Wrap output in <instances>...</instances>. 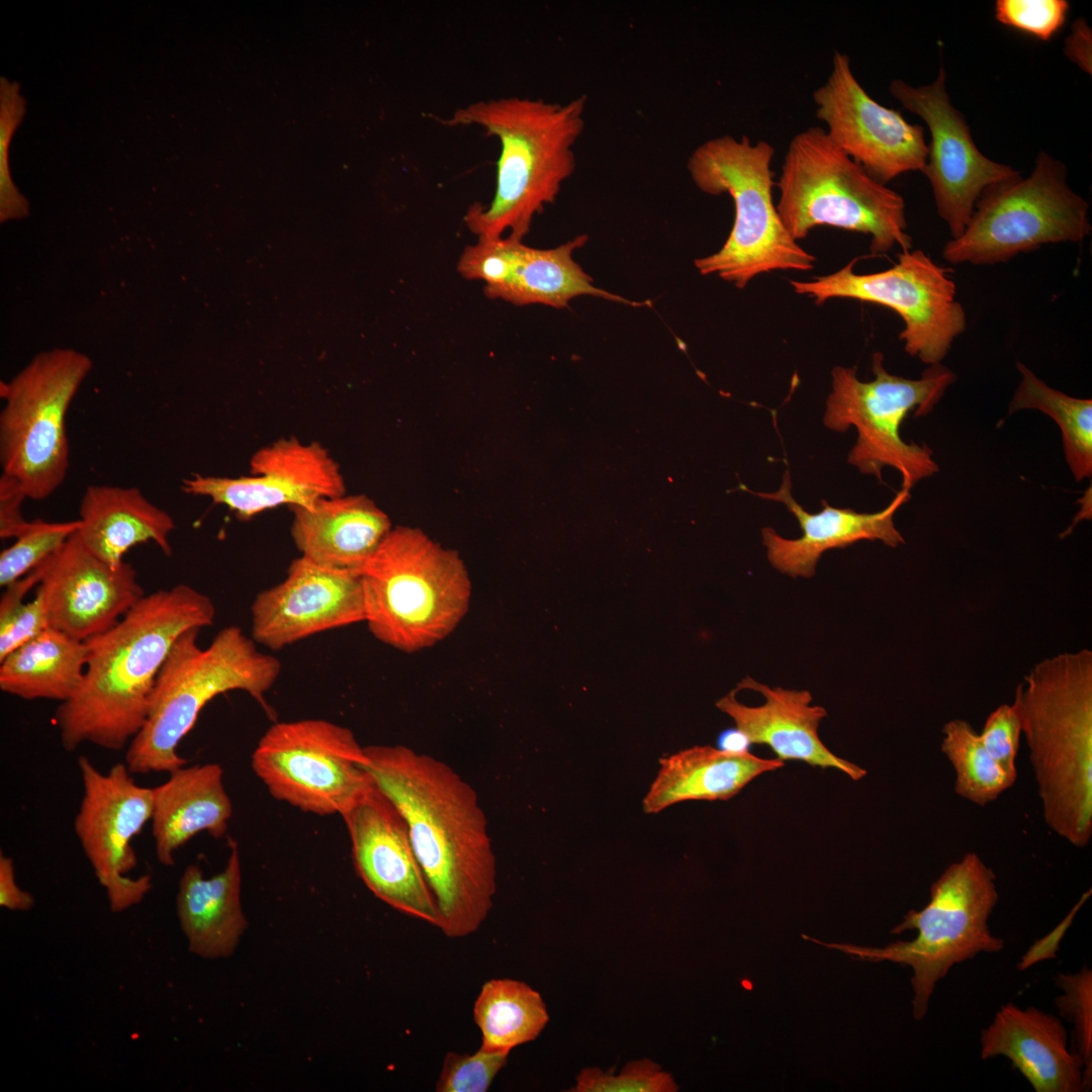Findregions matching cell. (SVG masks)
<instances>
[{
  "mask_svg": "<svg viewBox=\"0 0 1092 1092\" xmlns=\"http://www.w3.org/2000/svg\"><path fill=\"white\" fill-rule=\"evenodd\" d=\"M34 905L32 895L16 883L13 859L0 854V906L11 911H28Z\"/></svg>",
  "mask_w": 1092,
  "mask_h": 1092,
  "instance_id": "bcb514c9",
  "label": "cell"
},
{
  "mask_svg": "<svg viewBox=\"0 0 1092 1092\" xmlns=\"http://www.w3.org/2000/svg\"><path fill=\"white\" fill-rule=\"evenodd\" d=\"M481 1032V1049L509 1052L534 1040L549 1015L542 996L528 984L513 979L485 982L473 1006Z\"/></svg>",
  "mask_w": 1092,
  "mask_h": 1092,
  "instance_id": "1f68e13d",
  "label": "cell"
},
{
  "mask_svg": "<svg viewBox=\"0 0 1092 1092\" xmlns=\"http://www.w3.org/2000/svg\"><path fill=\"white\" fill-rule=\"evenodd\" d=\"M80 520L44 522L35 520L0 553V585L6 587L35 569L58 552L80 528Z\"/></svg>",
  "mask_w": 1092,
  "mask_h": 1092,
  "instance_id": "e575fe53",
  "label": "cell"
},
{
  "mask_svg": "<svg viewBox=\"0 0 1092 1092\" xmlns=\"http://www.w3.org/2000/svg\"><path fill=\"white\" fill-rule=\"evenodd\" d=\"M291 511L300 556L357 573L392 529L389 517L364 494L325 497Z\"/></svg>",
  "mask_w": 1092,
  "mask_h": 1092,
  "instance_id": "d4e9b609",
  "label": "cell"
},
{
  "mask_svg": "<svg viewBox=\"0 0 1092 1092\" xmlns=\"http://www.w3.org/2000/svg\"><path fill=\"white\" fill-rule=\"evenodd\" d=\"M83 796L74 830L113 912L143 901L152 889L151 876L127 874L136 867L131 840L153 814V788L136 784L125 763L101 772L86 756L78 758Z\"/></svg>",
  "mask_w": 1092,
  "mask_h": 1092,
  "instance_id": "9a60e30c",
  "label": "cell"
},
{
  "mask_svg": "<svg viewBox=\"0 0 1092 1092\" xmlns=\"http://www.w3.org/2000/svg\"><path fill=\"white\" fill-rule=\"evenodd\" d=\"M813 100L831 141L879 183L924 169V128L873 99L853 75L847 55L834 53L831 72Z\"/></svg>",
  "mask_w": 1092,
  "mask_h": 1092,
  "instance_id": "e0dca14e",
  "label": "cell"
},
{
  "mask_svg": "<svg viewBox=\"0 0 1092 1092\" xmlns=\"http://www.w3.org/2000/svg\"><path fill=\"white\" fill-rule=\"evenodd\" d=\"M1020 383L1009 414L1037 410L1050 416L1062 432L1065 458L1077 481L1092 475V400L1077 398L1050 387L1023 363H1016Z\"/></svg>",
  "mask_w": 1092,
  "mask_h": 1092,
  "instance_id": "d6a6232c",
  "label": "cell"
},
{
  "mask_svg": "<svg viewBox=\"0 0 1092 1092\" xmlns=\"http://www.w3.org/2000/svg\"><path fill=\"white\" fill-rule=\"evenodd\" d=\"M586 96L565 103L517 96L474 101L444 123L478 126L496 138V185L487 205H471L464 221L479 239L522 241L534 217L553 203L575 170L574 146L585 127Z\"/></svg>",
  "mask_w": 1092,
  "mask_h": 1092,
  "instance_id": "3957f363",
  "label": "cell"
},
{
  "mask_svg": "<svg viewBox=\"0 0 1092 1092\" xmlns=\"http://www.w3.org/2000/svg\"><path fill=\"white\" fill-rule=\"evenodd\" d=\"M1091 896V889L1082 894L1079 901L1070 910L1067 916L1062 920L1058 926H1056L1049 934L1039 940L1035 941L1022 956L1020 962L1017 965V969L1024 971L1032 965L1044 961L1057 958L1056 951L1059 949V944L1064 937L1066 931L1071 926L1074 917L1078 911L1082 908L1084 903Z\"/></svg>",
  "mask_w": 1092,
  "mask_h": 1092,
  "instance_id": "f6af8a7d",
  "label": "cell"
},
{
  "mask_svg": "<svg viewBox=\"0 0 1092 1092\" xmlns=\"http://www.w3.org/2000/svg\"><path fill=\"white\" fill-rule=\"evenodd\" d=\"M1069 9L1066 0H997L995 18L1046 41L1064 25Z\"/></svg>",
  "mask_w": 1092,
  "mask_h": 1092,
  "instance_id": "ab89813d",
  "label": "cell"
},
{
  "mask_svg": "<svg viewBox=\"0 0 1092 1092\" xmlns=\"http://www.w3.org/2000/svg\"><path fill=\"white\" fill-rule=\"evenodd\" d=\"M941 751L953 767L958 796L978 806L994 802L1016 778L1008 775L989 754L980 734L963 719L942 727Z\"/></svg>",
  "mask_w": 1092,
  "mask_h": 1092,
  "instance_id": "836d02e7",
  "label": "cell"
},
{
  "mask_svg": "<svg viewBox=\"0 0 1092 1092\" xmlns=\"http://www.w3.org/2000/svg\"><path fill=\"white\" fill-rule=\"evenodd\" d=\"M1020 735L1019 717L1013 705L1008 704H1003L990 713L980 734L989 754L1008 775L1016 779Z\"/></svg>",
  "mask_w": 1092,
  "mask_h": 1092,
  "instance_id": "b9f144b4",
  "label": "cell"
},
{
  "mask_svg": "<svg viewBox=\"0 0 1092 1092\" xmlns=\"http://www.w3.org/2000/svg\"><path fill=\"white\" fill-rule=\"evenodd\" d=\"M998 898L995 873L976 852H968L931 884L928 903L920 910H909L891 930L900 934L915 929L914 939L871 947L802 936L859 961H888L910 967L913 1017L921 1020L937 983L953 966L981 952L1004 948V939L995 936L988 924Z\"/></svg>",
  "mask_w": 1092,
  "mask_h": 1092,
  "instance_id": "ba28073f",
  "label": "cell"
},
{
  "mask_svg": "<svg viewBox=\"0 0 1092 1092\" xmlns=\"http://www.w3.org/2000/svg\"><path fill=\"white\" fill-rule=\"evenodd\" d=\"M365 763L355 734L324 719L274 723L251 760L273 798L318 816H341L373 782Z\"/></svg>",
  "mask_w": 1092,
  "mask_h": 1092,
  "instance_id": "5bb4252c",
  "label": "cell"
},
{
  "mask_svg": "<svg viewBox=\"0 0 1092 1092\" xmlns=\"http://www.w3.org/2000/svg\"><path fill=\"white\" fill-rule=\"evenodd\" d=\"M660 768L643 799L647 814L691 800H728L758 776L780 769L784 761L762 758L747 749L693 746L659 759Z\"/></svg>",
  "mask_w": 1092,
  "mask_h": 1092,
  "instance_id": "f1b7e54d",
  "label": "cell"
},
{
  "mask_svg": "<svg viewBox=\"0 0 1092 1092\" xmlns=\"http://www.w3.org/2000/svg\"><path fill=\"white\" fill-rule=\"evenodd\" d=\"M587 240V236L580 235L550 249L531 248L518 242L507 279L498 286L484 288L485 295L515 305L543 304L555 308L565 307L571 299L582 295L646 305V301H632L593 284L592 277L572 258V253Z\"/></svg>",
  "mask_w": 1092,
  "mask_h": 1092,
  "instance_id": "f546056e",
  "label": "cell"
},
{
  "mask_svg": "<svg viewBox=\"0 0 1092 1092\" xmlns=\"http://www.w3.org/2000/svg\"><path fill=\"white\" fill-rule=\"evenodd\" d=\"M510 1053L479 1049L472 1055L446 1054L437 1092H486L497 1073L506 1066Z\"/></svg>",
  "mask_w": 1092,
  "mask_h": 1092,
  "instance_id": "f35d334b",
  "label": "cell"
},
{
  "mask_svg": "<svg viewBox=\"0 0 1092 1092\" xmlns=\"http://www.w3.org/2000/svg\"><path fill=\"white\" fill-rule=\"evenodd\" d=\"M249 476L194 474L182 480L185 493L206 496L241 519L287 505L309 507L318 499L345 494L338 463L318 443L280 439L254 453Z\"/></svg>",
  "mask_w": 1092,
  "mask_h": 1092,
  "instance_id": "ac0fdd59",
  "label": "cell"
},
{
  "mask_svg": "<svg viewBox=\"0 0 1092 1092\" xmlns=\"http://www.w3.org/2000/svg\"><path fill=\"white\" fill-rule=\"evenodd\" d=\"M1013 707L1029 751L1048 827L1070 844L1092 836V651L1036 663Z\"/></svg>",
  "mask_w": 1092,
  "mask_h": 1092,
  "instance_id": "277c9868",
  "label": "cell"
},
{
  "mask_svg": "<svg viewBox=\"0 0 1092 1092\" xmlns=\"http://www.w3.org/2000/svg\"><path fill=\"white\" fill-rule=\"evenodd\" d=\"M1091 231L1089 203L1069 187L1065 164L1040 151L1027 177L983 191L964 233L941 253L953 265H994L1046 244L1079 243Z\"/></svg>",
  "mask_w": 1092,
  "mask_h": 1092,
  "instance_id": "8fae6325",
  "label": "cell"
},
{
  "mask_svg": "<svg viewBox=\"0 0 1092 1092\" xmlns=\"http://www.w3.org/2000/svg\"><path fill=\"white\" fill-rule=\"evenodd\" d=\"M872 371L874 379L864 382L854 367L832 369L823 423L836 432L856 429L848 463L881 482L883 468L892 467L902 476L901 488L910 490L936 473L938 465L928 446L902 440L901 425L912 411L915 417L929 414L957 376L941 364L930 365L919 379L893 375L884 367L880 352L873 355Z\"/></svg>",
  "mask_w": 1092,
  "mask_h": 1092,
  "instance_id": "30bf717a",
  "label": "cell"
},
{
  "mask_svg": "<svg viewBox=\"0 0 1092 1092\" xmlns=\"http://www.w3.org/2000/svg\"><path fill=\"white\" fill-rule=\"evenodd\" d=\"M982 1060L1007 1058L1035 1092L1085 1091L1080 1056L1062 1020L1033 1006L1002 1005L980 1033Z\"/></svg>",
  "mask_w": 1092,
  "mask_h": 1092,
  "instance_id": "cb8c5ba5",
  "label": "cell"
},
{
  "mask_svg": "<svg viewBox=\"0 0 1092 1092\" xmlns=\"http://www.w3.org/2000/svg\"><path fill=\"white\" fill-rule=\"evenodd\" d=\"M855 262L828 275L790 283L797 294L813 298L816 304L852 298L891 308L904 322L899 338L905 351L925 364H940L967 327L949 270L922 250L902 251L894 266L880 272L857 274Z\"/></svg>",
  "mask_w": 1092,
  "mask_h": 1092,
  "instance_id": "4fadbf2b",
  "label": "cell"
},
{
  "mask_svg": "<svg viewBox=\"0 0 1092 1092\" xmlns=\"http://www.w3.org/2000/svg\"><path fill=\"white\" fill-rule=\"evenodd\" d=\"M572 1092H676L678 1086L670 1073L649 1060L628 1063L619 1074L598 1067L583 1069L576 1077Z\"/></svg>",
  "mask_w": 1092,
  "mask_h": 1092,
  "instance_id": "8d00e7d4",
  "label": "cell"
},
{
  "mask_svg": "<svg viewBox=\"0 0 1092 1092\" xmlns=\"http://www.w3.org/2000/svg\"><path fill=\"white\" fill-rule=\"evenodd\" d=\"M775 148L752 144L747 135H720L702 143L688 159V171L704 193H728L734 222L722 248L695 260L702 275L715 274L744 288L756 276L776 270L808 271L815 256L789 234L774 203Z\"/></svg>",
  "mask_w": 1092,
  "mask_h": 1092,
  "instance_id": "52a82bcc",
  "label": "cell"
},
{
  "mask_svg": "<svg viewBox=\"0 0 1092 1092\" xmlns=\"http://www.w3.org/2000/svg\"><path fill=\"white\" fill-rule=\"evenodd\" d=\"M153 792L152 833L162 864L173 866L176 851L200 832L225 835L233 804L218 763L181 766Z\"/></svg>",
  "mask_w": 1092,
  "mask_h": 1092,
  "instance_id": "484cf974",
  "label": "cell"
},
{
  "mask_svg": "<svg viewBox=\"0 0 1092 1092\" xmlns=\"http://www.w3.org/2000/svg\"><path fill=\"white\" fill-rule=\"evenodd\" d=\"M251 617V637L272 650L364 622L360 576L300 556L291 562L281 582L256 596Z\"/></svg>",
  "mask_w": 1092,
  "mask_h": 1092,
  "instance_id": "ffe728a7",
  "label": "cell"
},
{
  "mask_svg": "<svg viewBox=\"0 0 1092 1092\" xmlns=\"http://www.w3.org/2000/svg\"><path fill=\"white\" fill-rule=\"evenodd\" d=\"M28 498L20 483L4 473L0 476V538L14 539L28 524L21 508Z\"/></svg>",
  "mask_w": 1092,
  "mask_h": 1092,
  "instance_id": "ee69618b",
  "label": "cell"
},
{
  "mask_svg": "<svg viewBox=\"0 0 1092 1092\" xmlns=\"http://www.w3.org/2000/svg\"><path fill=\"white\" fill-rule=\"evenodd\" d=\"M212 600L179 583L145 595L114 626L85 641L84 677L60 704L55 722L63 747L88 742L121 750L143 728L160 670L186 631L211 626Z\"/></svg>",
  "mask_w": 1092,
  "mask_h": 1092,
  "instance_id": "7a4b0ae2",
  "label": "cell"
},
{
  "mask_svg": "<svg viewBox=\"0 0 1092 1092\" xmlns=\"http://www.w3.org/2000/svg\"><path fill=\"white\" fill-rule=\"evenodd\" d=\"M358 574L364 623L401 652L443 641L469 610L472 584L464 561L419 528L392 527Z\"/></svg>",
  "mask_w": 1092,
  "mask_h": 1092,
  "instance_id": "8992f818",
  "label": "cell"
},
{
  "mask_svg": "<svg viewBox=\"0 0 1092 1092\" xmlns=\"http://www.w3.org/2000/svg\"><path fill=\"white\" fill-rule=\"evenodd\" d=\"M79 520L77 535L83 545L110 565L122 563L123 556L143 543L153 542L165 555L172 554L173 518L138 487L87 486L80 502Z\"/></svg>",
  "mask_w": 1092,
  "mask_h": 1092,
  "instance_id": "83f0119b",
  "label": "cell"
},
{
  "mask_svg": "<svg viewBox=\"0 0 1092 1092\" xmlns=\"http://www.w3.org/2000/svg\"><path fill=\"white\" fill-rule=\"evenodd\" d=\"M24 113V100L19 93V85L0 79V220L25 217L29 204L15 187L8 169V146L14 129Z\"/></svg>",
  "mask_w": 1092,
  "mask_h": 1092,
  "instance_id": "74e56055",
  "label": "cell"
},
{
  "mask_svg": "<svg viewBox=\"0 0 1092 1092\" xmlns=\"http://www.w3.org/2000/svg\"><path fill=\"white\" fill-rule=\"evenodd\" d=\"M200 630L183 633L160 670L146 722L124 755L131 774H170L186 765L179 743L218 695L243 691L272 713L265 696L281 673L279 659L238 626L220 629L206 648L197 643Z\"/></svg>",
  "mask_w": 1092,
  "mask_h": 1092,
  "instance_id": "5b68a950",
  "label": "cell"
},
{
  "mask_svg": "<svg viewBox=\"0 0 1092 1092\" xmlns=\"http://www.w3.org/2000/svg\"><path fill=\"white\" fill-rule=\"evenodd\" d=\"M945 80L941 66L936 79L928 85L914 87L895 79L889 90L905 109L921 117L929 129L930 143L922 173L932 188L937 214L947 224L950 239H956L970 222L983 191L1019 172L989 159L978 149L965 116L950 101Z\"/></svg>",
  "mask_w": 1092,
  "mask_h": 1092,
  "instance_id": "2e32d148",
  "label": "cell"
},
{
  "mask_svg": "<svg viewBox=\"0 0 1092 1092\" xmlns=\"http://www.w3.org/2000/svg\"><path fill=\"white\" fill-rule=\"evenodd\" d=\"M86 662L85 641L48 628L0 660V690L23 700L63 703L80 688Z\"/></svg>",
  "mask_w": 1092,
  "mask_h": 1092,
  "instance_id": "4dcf8cb0",
  "label": "cell"
},
{
  "mask_svg": "<svg viewBox=\"0 0 1092 1092\" xmlns=\"http://www.w3.org/2000/svg\"><path fill=\"white\" fill-rule=\"evenodd\" d=\"M48 628L46 606L36 592L30 602L0 614V660Z\"/></svg>",
  "mask_w": 1092,
  "mask_h": 1092,
  "instance_id": "7bdbcfd3",
  "label": "cell"
},
{
  "mask_svg": "<svg viewBox=\"0 0 1092 1092\" xmlns=\"http://www.w3.org/2000/svg\"><path fill=\"white\" fill-rule=\"evenodd\" d=\"M35 592L50 628L81 641L114 626L146 594L133 566H113L91 553L73 534L41 564Z\"/></svg>",
  "mask_w": 1092,
  "mask_h": 1092,
  "instance_id": "44dd1931",
  "label": "cell"
},
{
  "mask_svg": "<svg viewBox=\"0 0 1092 1092\" xmlns=\"http://www.w3.org/2000/svg\"><path fill=\"white\" fill-rule=\"evenodd\" d=\"M756 496L784 504L798 520L802 536L787 539L775 529H761L762 544L769 563L780 572L792 577H812L822 554L830 549L845 548L861 540H879L890 547L903 544L894 516L910 499V490H899L891 503L876 513H858L852 509L831 507L822 499L819 513L807 512L792 494L790 471L787 469L780 488L775 492H757L740 482L737 488Z\"/></svg>",
  "mask_w": 1092,
  "mask_h": 1092,
  "instance_id": "603a6c76",
  "label": "cell"
},
{
  "mask_svg": "<svg viewBox=\"0 0 1092 1092\" xmlns=\"http://www.w3.org/2000/svg\"><path fill=\"white\" fill-rule=\"evenodd\" d=\"M518 242L511 238L483 240L468 246L457 265L458 272L468 280L485 282L484 288L500 285L508 277Z\"/></svg>",
  "mask_w": 1092,
  "mask_h": 1092,
  "instance_id": "60d3db41",
  "label": "cell"
},
{
  "mask_svg": "<svg viewBox=\"0 0 1092 1092\" xmlns=\"http://www.w3.org/2000/svg\"><path fill=\"white\" fill-rule=\"evenodd\" d=\"M1065 54L1082 70L1091 74V29L1084 19H1077L1069 35Z\"/></svg>",
  "mask_w": 1092,
  "mask_h": 1092,
  "instance_id": "7dc6e473",
  "label": "cell"
},
{
  "mask_svg": "<svg viewBox=\"0 0 1092 1092\" xmlns=\"http://www.w3.org/2000/svg\"><path fill=\"white\" fill-rule=\"evenodd\" d=\"M355 869L375 897L436 927L437 903L415 853L408 826L374 781L341 814Z\"/></svg>",
  "mask_w": 1092,
  "mask_h": 1092,
  "instance_id": "d6986e66",
  "label": "cell"
},
{
  "mask_svg": "<svg viewBox=\"0 0 1092 1092\" xmlns=\"http://www.w3.org/2000/svg\"><path fill=\"white\" fill-rule=\"evenodd\" d=\"M775 185L778 212L797 242L815 226L829 225L869 235L873 255L897 245L912 248L904 198L871 177L820 126L794 135Z\"/></svg>",
  "mask_w": 1092,
  "mask_h": 1092,
  "instance_id": "9c48e42d",
  "label": "cell"
},
{
  "mask_svg": "<svg viewBox=\"0 0 1092 1092\" xmlns=\"http://www.w3.org/2000/svg\"><path fill=\"white\" fill-rule=\"evenodd\" d=\"M717 743L718 748L731 751L745 750L749 745L745 737L736 729H728L722 732Z\"/></svg>",
  "mask_w": 1092,
  "mask_h": 1092,
  "instance_id": "c3c4849f",
  "label": "cell"
},
{
  "mask_svg": "<svg viewBox=\"0 0 1092 1092\" xmlns=\"http://www.w3.org/2000/svg\"><path fill=\"white\" fill-rule=\"evenodd\" d=\"M366 768L404 817L439 929L467 936L488 916L496 860L477 793L448 763L405 745L364 746Z\"/></svg>",
  "mask_w": 1092,
  "mask_h": 1092,
  "instance_id": "6da1fadb",
  "label": "cell"
},
{
  "mask_svg": "<svg viewBox=\"0 0 1092 1092\" xmlns=\"http://www.w3.org/2000/svg\"><path fill=\"white\" fill-rule=\"evenodd\" d=\"M93 366L71 348L35 355L14 377L0 382L2 473L16 479L28 498L42 500L64 482L70 446L66 418Z\"/></svg>",
  "mask_w": 1092,
  "mask_h": 1092,
  "instance_id": "7c38bea8",
  "label": "cell"
},
{
  "mask_svg": "<svg viewBox=\"0 0 1092 1092\" xmlns=\"http://www.w3.org/2000/svg\"><path fill=\"white\" fill-rule=\"evenodd\" d=\"M1055 985L1063 993L1054 1000L1060 1015L1073 1024L1072 1048L1081 1057L1085 1091L1092 1087V971L1058 973Z\"/></svg>",
  "mask_w": 1092,
  "mask_h": 1092,
  "instance_id": "d590c367",
  "label": "cell"
},
{
  "mask_svg": "<svg viewBox=\"0 0 1092 1092\" xmlns=\"http://www.w3.org/2000/svg\"><path fill=\"white\" fill-rule=\"evenodd\" d=\"M224 869L204 878L199 866L186 867L179 881L176 910L189 951L202 959L233 954L247 928L241 902L242 870L237 842L229 837Z\"/></svg>",
  "mask_w": 1092,
  "mask_h": 1092,
  "instance_id": "4316f807",
  "label": "cell"
},
{
  "mask_svg": "<svg viewBox=\"0 0 1092 1092\" xmlns=\"http://www.w3.org/2000/svg\"><path fill=\"white\" fill-rule=\"evenodd\" d=\"M812 702L807 690L769 687L746 676L716 707L734 721L748 744L766 745L783 761L836 768L853 781L861 780L864 768L837 756L822 742L819 727L827 711Z\"/></svg>",
  "mask_w": 1092,
  "mask_h": 1092,
  "instance_id": "7402d4cb",
  "label": "cell"
}]
</instances>
